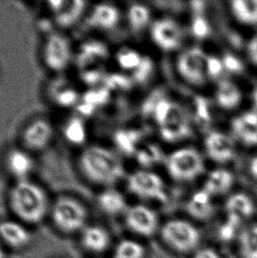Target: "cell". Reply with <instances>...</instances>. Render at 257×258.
I'll list each match as a JSON object with an SVG mask.
<instances>
[{
    "label": "cell",
    "instance_id": "cell-1",
    "mask_svg": "<svg viewBox=\"0 0 257 258\" xmlns=\"http://www.w3.org/2000/svg\"><path fill=\"white\" fill-rule=\"evenodd\" d=\"M7 199L14 219L30 227L49 219L52 201L45 188L30 179L15 181Z\"/></svg>",
    "mask_w": 257,
    "mask_h": 258
},
{
    "label": "cell",
    "instance_id": "cell-2",
    "mask_svg": "<svg viewBox=\"0 0 257 258\" xmlns=\"http://www.w3.org/2000/svg\"><path fill=\"white\" fill-rule=\"evenodd\" d=\"M78 164L87 181L106 188L111 187L123 175L120 159L112 151L101 146L86 147L80 154Z\"/></svg>",
    "mask_w": 257,
    "mask_h": 258
},
{
    "label": "cell",
    "instance_id": "cell-3",
    "mask_svg": "<svg viewBox=\"0 0 257 258\" xmlns=\"http://www.w3.org/2000/svg\"><path fill=\"white\" fill-rule=\"evenodd\" d=\"M49 219L60 234L79 235L89 224V212L80 199L73 196H60L52 201Z\"/></svg>",
    "mask_w": 257,
    "mask_h": 258
},
{
    "label": "cell",
    "instance_id": "cell-4",
    "mask_svg": "<svg viewBox=\"0 0 257 258\" xmlns=\"http://www.w3.org/2000/svg\"><path fill=\"white\" fill-rule=\"evenodd\" d=\"M154 115L160 125L161 137L168 142L183 140L190 135V125L179 105L160 100L154 108Z\"/></svg>",
    "mask_w": 257,
    "mask_h": 258
},
{
    "label": "cell",
    "instance_id": "cell-5",
    "mask_svg": "<svg viewBox=\"0 0 257 258\" xmlns=\"http://www.w3.org/2000/svg\"><path fill=\"white\" fill-rule=\"evenodd\" d=\"M160 234L168 248L180 254L196 251L201 241L198 227L182 219H173L164 223L160 227Z\"/></svg>",
    "mask_w": 257,
    "mask_h": 258
},
{
    "label": "cell",
    "instance_id": "cell-6",
    "mask_svg": "<svg viewBox=\"0 0 257 258\" xmlns=\"http://www.w3.org/2000/svg\"><path fill=\"white\" fill-rule=\"evenodd\" d=\"M42 59L49 70L60 73L69 67L73 59V48L69 38L61 33H51L46 37Z\"/></svg>",
    "mask_w": 257,
    "mask_h": 258
},
{
    "label": "cell",
    "instance_id": "cell-7",
    "mask_svg": "<svg viewBox=\"0 0 257 258\" xmlns=\"http://www.w3.org/2000/svg\"><path fill=\"white\" fill-rule=\"evenodd\" d=\"M167 169L177 181H191L205 170L200 154L191 148L176 151L167 159Z\"/></svg>",
    "mask_w": 257,
    "mask_h": 258
},
{
    "label": "cell",
    "instance_id": "cell-8",
    "mask_svg": "<svg viewBox=\"0 0 257 258\" xmlns=\"http://www.w3.org/2000/svg\"><path fill=\"white\" fill-rule=\"evenodd\" d=\"M31 227L16 219L0 220V241L7 250L22 252L31 247L34 242Z\"/></svg>",
    "mask_w": 257,
    "mask_h": 258
},
{
    "label": "cell",
    "instance_id": "cell-9",
    "mask_svg": "<svg viewBox=\"0 0 257 258\" xmlns=\"http://www.w3.org/2000/svg\"><path fill=\"white\" fill-rule=\"evenodd\" d=\"M128 191L146 200L165 202L167 199L165 185L157 174L147 171H138L128 179Z\"/></svg>",
    "mask_w": 257,
    "mask_h": 258
},
{
    "label": "cell",
    "instance_id": "cell-10",
    "mask_svg": "<svg viewBox=\"0 0 257 258\" xmlns=\"http://www.w3.org/2000/svg\"><path fill=\"white\" fill-rule=\"evenodd\" d=\"M128 230L141 237H151L160 231L159 217L155 211L143 205L128 206L124 215Z\"/></svg>",
    "mask_w": 257,
    "mask_h": 258
},
{
    "label": "cell",
    "instance_id": "cell-11",
    "mask_svg": "<svg viewBox=\"0 0 257 258\" xmlns=\"http://www.w3.org/2000/svg\"><path fill=\"white\" fill-rule=\"evenodd\" d=\"M208 59L209 56L201 49H188L178 59L179 74L188 83L201 86L208 77Z\"/></svg>",
    "mask_w": 257,
    "mask_h": 258
},
{
    "label": "cell",
    "instance_id": "cell-12",
    "mask_svg": "<svg viewBox=\"0 0 257 258\" xmlns=\"http://www.w3.org/2000/svg\"><path fill=\"white\" fill-rule=\"evenodd\" d=\"M78 237L81 248L90 255H103L112 247V237L109 231L98 224H88Z\"/></svg>",
    "mask_w": 257,
    "mask_h": 258
},
{
    "label": "cell",
    "instance_id": "cell-13",
    "mask_svg": "<svg viewBox=\"0 0 257 258\" xmlns=\"http://www.w3.org/2000/svg\"><path fill=\"white\" fill-rule=\"evenodd\" d=\"M53 21L62 28H72L86 14L87 3L80 0L49 1L47 3Z\"/></svg>",
    "mask_w": 257,
    "mask_h": 258
},
{
    "label": "cell",
    "instance_id": "cell-14",
    "mask_svg": "<svg viewBox=\"0 0 257 258\" xmlns=\"http://www.w3.org/2000/svg\"><path fill=\"white\" fill-rule=\"evenodd\" d=\"M54 136V129L47 119L37 118L29 122L22 133V142L28 151L44 150Z\"/></svg>",
    "mask_w": 257,
    "mask_h": 258
},
{
    "label": "cell",
    "instance_id": "cell-15",
    "mask_svg": "<svg viewBox=\"0 0 257 258\" xmlns=\"http://www.w3.org/2000/svg\"><path fill=\"white\" fill-rule=\"evenodd\" d=\"M5 167L15 181L30 179L35 168V161L27 149L13 148L5 157Z\"/></svg>",
    "mask_w": 257,
    "mask_h": 258
},
{
    "label": "cell",
    "instance_id": "cell-16",
    "mask_svg": "<svg viewBox=\"0 0 257 258\" xmlns=\"http://www.w3.org/2000/svg\"><path fill=\"white\" fill-rule=\"evenodd\" d=\"M152 37L160 49L170 51L181 45V31L174 21L162 19L153 25Z\"/></svg>",
    "mask_w": 257,
    "mask_h": 258
},
{
    "label": "cell",
    "instance_id": "cell-17",
    "mask_svg": "<svg viewBox=\"0 0 257 258\" xmlns=\"http://www.w3.org/2000/svg\"><path fill=\"white\" fill-rule=\"evenodd\" d=\"M225 210L227 221L240 226L254 215L255 206L248 196L236 193L226 200Z\"/></svg>",
    "mask_w": 257,
    "mask_h": 258
},
{
    "label": "cell",
    "instance_id": "cell-18",
    "mask_svg": "<svg viewBox=\"0 0 257 258\" xmlns=\"http://www.w3.org/2000/svg\"><path fill=\"white\" fill-rule=\"evenodd\" d=\"M205 147L210 158L219 163L229 161L234 155L233 140L224 133H210L205 140Z\"/></svg>",
    "mask_w": 257,
    "mask_h": 258
},
{
    "label": "cell",
    "instance_id": "cell-19",
    "mask_svg": "<svg viewBox=\"0 0 257 258\" xmlns=\"http://www.w3.org/2000/svg\"><path fill=\"white\" fill-rule=\"evenodd\" d=\"M120 20L118 9L110 4H98L91 10L87 17L88 24L99 30H109L115 28Z\"/></svg>",
    "mask_w": 257,
    "mask_h": 258
},
{
    "label": "cell",
    "instance_id": "cell-20",
    "mask_svg": "<svg viewBox=\"0 0 257 258\" xmlns=\"http://www.w3.org/2000/svg\"><path fill=\"white\" fill-rule=\"evenodd\" d=\"M96 203L100 212L108 217L123 216L128 208L122 193L112 187L103 189L97 196Z\"/></svg>",
    "mask_w": 257,
    "mask_h": 258
},
{
    "label": "cell",
    "instance_id": "cell-21",
    "mask_svg": "<svg viewBox=\"0 0 257 258\" xmlns=\"http://www.w3.org/2000/svg\"><path fill=\"white\" fill-rule=\"evenodd\" d=\"M232 127L236 136L247 146L257 145V114L247 112L234 118Z\"/></svg>",
    "mask_w": 257,
    "mask_h": 258
},
{
    "label": "cell",
    "instance_id": "cell-22",
    "mask_svg": "<svg viewBox=\"0 0 257 258\" xmlns=\"http://www.w3.org/2000/svg\"><path fill=\"white\" fill-rule=\"evenodd\" d=\"M186 207L188 214L196 220H208L214 213L212 196L205 189L196 192L188 200Z\"/></svg>",
    "mask_w": 257,
    "mask_h": 258
},
{
    "label": "cell",
    "instance_id": "cell-23",
    "mask_svg": "<svg viewBox=\"0 0 257 258\" xmlns=\"http://www.w3.org/2000/svg\"><path fill=\"white\" fill-rule=\"evenodd\" d=\"M65 140L73 146H83L87 140V127L80 116H72L63 126Z\"/></svg>",
    "mask_w": 257,
    "mask_h": 258
},
{
    "label": "cell",
    "instance_id": "cell-24",
    "mask_svg": "<svg viewBox=\"0 0 257 258\" xmlns=\"http://www.w3.org/2000/svg\"><path fill=\"white\" fill-rule=\"evenodd\" d=\"M233 175L225 169H218L209 174L205 181V191L210 195H222L229 190L233 184Z\"/></svg>",
    "mask_w": 257,
    "mask_h": 258
},
{
    "label": "cell",
    "instance_id": "cell-25",
    "mask_svg": "<svg viewBox=\"0 0 257 258\" xmlns=\"http://www.w3.org/2000/svg\"><path fill=\"white\" fill-rule=\"evenodd\" d=\"M216 99L219 106L226 109H233L240 104L241 93L236 85L229 81L219 83L216 92Z\"/></svg>",
    "mask_w": 257,
    "mask_h": 258
},
{
    "label": "cell",
    "instance_id": "cell-26",
    "mask_svg": "<svg viewBox=\"0 0 257 258\" xmlns=\"http://www.w3.org/2000/svg\"><path fill=\"white\" fill-rule=\"evenodd\" d=\"M238 243L241 257L257 258V224L249 225L240 232Z\"/></svg>",
    "mask_w": 257,
    "mask_h": 258
},
{
    "label": "cell",
    "instance_id": "cell-27",
    "mask_svg": "<svg viewBox=\"0 0 257 258\" xmlns=\"http://www.w3.org/2000/svg\"><path fill=\"white\" fill-rule=\"evenodd\" d=\"M145 246L133 239H122L113 248L112 258H146Z\"/></svg>",
    "mask_w": 257,
    "mask_h": 258
},
{
    "label": "cell",
    "instance_id": "cell-28",
    "mask_svg": "<svg viewBox=\"0 0 257 258\" xmlns=\"http://www.w3.org/2000/svg\"><path fill=\"white\" fill-rule=\"evenodd\" d=\"M232 11L238 21L244 24L257 25V0H235Z\"/></svg>",
    "mask_w": 257,
    "mask_h": 258
},
{
    "label": "cell",
    "instance_id": "cell-29",
    "mask_svg": "<svg viewBox=\"0 0 257 258\" xmlns=\"http://www.w3.org/2000/svg\"><path fill=\"white\" fill-rule=\"evenodd\" d=\"M128 23L132 30L139 31L148 24L150 12L147 7L140 4H135L130 7L128 12Z\"/></svg>",
    "mask_w": 257,
    "mask_h": 258
},
{
    "label": "cell",
    "instance_id": "cell-30",
    "mask_svg": "<svg viewBox=\"0 0 257 258\" xmlns=\"http://www.w3.org/2000/svg\"><path fill=\"white\" fill-rule=\"evenodd\" d=\"M115 143L120 150L126 154L135 153L139 134L132 131H118L115 134Z\"/></svg>",
    "mask_w": 257,
    "mask_h": 258
},
{
    "label": "cell",
    "instance_id": "cell-31",
    "mask_svg": "<svg viewBox=\"0 0 257 258\" xmlns=\"http://www.w3.org/2000/svg\"><path fill=\"white\" fill-rule=\"evenodd\" d=\"M54 94V100L61 107H69L71 105L75 104L79 99V94L77 91L73 87H70L69 85L62 88L56 87Z\"/></svg>",
    "mask_w": 257,
    "mask_h": 258
},
{
    "label": "cell",
    "instance_id": "cell-32",
    "mask_svg": "<svg viewBox=\"0 0 257 258\" xmlns=\"http://www.w3.org/2000/svg\"><path fill=\"white\" fill-rule=\"evenodd\" d=\"M161 153L158 147L150 145L139 151L137 159L144 167H150L159 162L161 159Z\"/></svg>",
    "mask_w": 257,
    "mask_h": 258
},
{
    "label": "cell",
    "instance_id": "cell-33",
    "mask_svg": "<svg viewBox=\"0 0 257 258\" xmlns=\"http://www.w3.org/2000/svg\"><path fill=\"white\" fill-rule=\"evenodd\" d=\"M143 56L131 49H123L117 55V61L120 67L126 70H135L141 63Z\"/></svg>",
    "mask_w": 257,
    "mask_h": 258
},
{
    "label": "cell",
    "instance_id": "cell-34",
    "mask_svg": "<svg viewBox=\"0 0 257 258\" xmlns=\"http://www.w3.org/2000/svg\"><path fill=\"white\" fill-rule=\"evenodd\" d=\"M84 55H87L88 56H85L84 60L87 62L93 61L95 59H102L107 56V48L102 43L99 42H91L87 43L83 47Z\"/></svg>",
    "mask_w": 257,
    "mask_h": 258
},
{
    "label": "cell",
    "instance_id": "cell-35",
    "mask_svg": "<svg viewBox=\"0 0 257 258\" xmlns=\"http://www.w3.org/2000/svg\"><path fill=\"white\" fill-rule=\"evenodd\" d=\"M153 71V63L152 60L148 57H143L141 63H139V67L134 70L133 78L139 83L146 82L152 75Z\"/></svg>",
    "mask_w": 257,
    "mask_h": 258
},
{
    "label": "cell",
    "instance_id": "cell-36",
    "mask_svg": "<svg viewBox=\"0 0 257 258\" xmlns=\"http://www.w3.org/2000/svg\"><path fill=\"white\" fill-rule=\"evenodd\" d=\"M132 84L131 79L123 75L115 74L108 79V86L110 88H120L125 90L132 87Z\"/></svg>",
    "mask_w": 257,
    "mask_h": 258
},
{
    "label": "cell",
    "instance_id": "cell-37",
    "mask_svg": "<svg viewBox=\"0 0 257 258\" xmlns=\"http://www.w3.org/2000/svg\"><path fill=\"white\" fill-rule=\"evenodd\" d=\"M192 30L196 37L198 38H205L209 34V26L207 21L202 17L195 19L192 26Z\"/></svg>",
    "mask_w": 257,
    "mask_h": 258
},
{
    "label": "cell",
    "instance_id": "cell-38",
    "mask_svg": "<svg viewBox=\"0 0 257 258\" xmlns=\"http://www.w3.org/2000/svg\"><path fill=\"white\" fill-rule=\"evenodd\" d=\"M222 63L223 67L233 73H238L242 69V64L240 60L238 59L236 56L230 55V54L225 56Z\"/></svg>",
    "mask_w": 257,
    "mask_h": 258
},
{
    "label": "cell",
    "instance_id": "cell-39",
    "mask_svg": "<svg viewBox=\"0 0 257 258\" xmlns=\"http://www.w3.org/2000/svg\"><path fill=\"white\" fill-rule=\"evenodd\" d=\"M223 63L217 57L209 56L208 59V76L216 78L219 76L222 73Z\"/></svg>",
    "mask_w": 257,
    "mask_h": 258
},
{
    "label": "cell",
    "instance_id": "cell-40",
    "mask_svg": "<svg viewBox=\"0 0 257 258\" xmlns=\"http://www.w3.org/2000/svg\"><path fill=\"white\" fill-rule=\"evenodd\" d=\"M197 115L202 122H208L210 120L208 105L204 98H197Z\"/></svg>",
    "mask_w": 257,
    "mask_h": 258
},
{
    "label": "cell",
    "instance_id": "cell-41",
    "mask_svg": "<svg viewBox=\"0 0 257 258\" xmlns=\"http://www.w3.org/2000/svg\"><path fill=\"white\" fill-rule=\"evenodd\" d=\"M193 258H222L219 252L210 247L199 248L195 251Z\"/></svg>",
    "mask_w": 257,
    "mask_h": 258
},
{
    "label": "cell",
    "instance_id": "cell-42",
    "mask_svg": "<svg viewBox=\"0 0 257 258\" xmlns=\"http://www.w3.org/2000/svg\"><path fill=\"white\" fill-rule=\"evenodd\" d=\"M247 52L251 61L257 67V35L248 43Z\"/></svg>",
    "mask_w": 257,
    "mask_h": 258
},
{
    "label": "cell",
    "instance_id": "cell-43",
    "mask_svg": "<svg viewBox=\"0 0 257 258\" xmlns=\"http://www.w3.org/2000/svg\"><path fill=\"white\" fill-rule=\"evenodd\" d=\"M250 172L252 175L257 179V156L251 161Z\"/></svg>",
    "mask_w": 257,
    "mask_h": 258
},
{
    "label": "cell",
    "instance_id": "cell-44",
    "mask_svg": "<svg viewBox=\"0 0 257 258\" xmlns=\"http://www.w3.org/2000/svg\"><path fill=\"white\" fill-rule=\"evenodd\" d=\"M0 258H7V248L4 247L1 241H0Z\"/></svg>",
    "mask_w": 257,
    "mask_h": 258
},
{
    "label": "cell",
    "instance_id": "cell-45",
    "mask_svg": "<svg viewBox=\"0 0 257 258\" xmlns=\"http://www.w3.org/2000/svg\"><path fill=\"white\" fill-rule=\"evenodd\" d=\"M254 103H255V106H256V107H257V91H256V92H255V93H254Z\"/></svg>",
    "mask_w": 257,
    "mask_h": 258
}]
</instances>
